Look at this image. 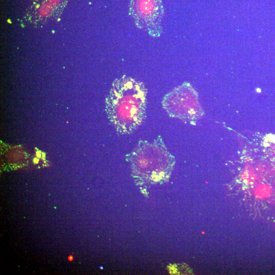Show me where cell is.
Segmentation results:
<instances>
[{
	"label": "cell",
	"mask_w": 275,
	"mask_h": 275,
	"mask_svg": "<svg viewBox=\"0 0 275 275\" xmlns=\"http://www.w3.org/2000/svg\"><path fill=\"white\" fill-rule=\"evenodd\" d=\"M147 90L142 81L123 75L116 79L106 99L108 118L120 134L133 132L146 116Z\"/></svg>",
	"instance_id": "obj_1"
},
{
	"label": "cell",
	"mask_w": 275,
	"mask_h": 275,
	"mask_svg": "<svg viewBox=\"0 0 275 275\" xmlns=\"http://www.w3.org/2000/svg\"><path fill=\"white\" fill-rule=\"evenodd\" d=\"M126 158L131 163L133 177L140 184L167 181L175 161L160 135L152 141H139Z\"/></svg>",
	"instance_id": "obj_2"
},
{
	"label": "cell",
	"mask_w": 275,
	"mask_h": 275,
	"mask_svg": "<svg viewBox=\"0 0 275 275\" xmlns=\"http://www.w3.org/2000/svg\"><path fill=\"white\" fill-rule=\"evenodd\" d=\"M161 103L171 117L183 121L195 122L204 115L198 94L188 82H184L167 93Z\"/></svg>",
	"instance_id": "obj_3"
},
{
	"label": "cell",
	"mask_w": 275,
	"mask_h": 275,
	"mask_svg": "<svg viewBox=\"0 0 275 275\" xmlns=\"http://www.w3.org/2000/svg\"><path fill=\"white\" fill-rule=\"evenodd\" d=\"M129 9L138 28L153 37L161 35L164 14L162 0H130Z\"/></svg>",
	"instance_id": "obj_4"
},
{
	"label": "cell",
	"mask_w": 275,
	"mask_h": 275,
	"mask_svg": "<svg viewBox=\"0 0 275 275\" xmlns=\"http://www.w3.org/2000/svg\"><path fill=\"white\" fill-rule=\"evenodd\" d=\"M68 259L69 261H72L73 260V256L72 255L69 256Z\"/></svg>",
	"instance_id": "obj_5"
}]
</instances>
